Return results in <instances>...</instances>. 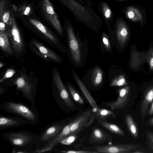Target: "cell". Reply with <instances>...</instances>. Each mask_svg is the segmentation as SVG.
<instances>
[{
  "label": "cell",
  "mask_w": 153,
  "mask_h": 153,
  "mask_svg": "<svg viewBox=\"0 0 153 153\" xmlns=\"http://www.w3.org/2000/svg\"><path fill=\"white\" fill-rule=\"evenodd\" d=\"M78 134H70L61 140L59 143L66 145L72 144L76 140Z\"/></svg>",
  "instance_id": "32"
},
{
  "label": "cell",
  "mask_w": 153,
  "mask_h": 153,
  "mask_svg": "<svg viewBox=\"0 0 153 153\" xmlns=\"http://www.w3.org/2000/svg\"><path fill=\"white\" fill-rule=\"evenodd\" d=\"M12 7V9L13 11L16 12L17 13L18 11V7L16 5L14 4H12L11 5Z\"/></svg>",
  "instance_id": "40"
},
{
  "label": "cell",
  "mask_w": 153,
  "mask_h": 153,
  "mask_svg": "<svg viewBox=\"0 0 153 153\" xmlns=\"http://www.w3.org/2000/svg\"><path fill=\"white\" fill-rule=\"evenodd\" d=\"M82 81L86 87L94 90L99 89L104 85V73L100 67L95 65L88 71Z\"/></svg>",
  "instance_id": "11"
},
{
  "label": "cell",
  "mask_w": 153,
  "mask_h": 153,
  "mask_svg": "<svg viewBox=\"0 0 153 153\" xmlns=\"http://www.w3.org/2000/svg\"><path fill=\"white\" fill-rule=\"evenodd\" d=\"M132 152L135 153H144L143 152L141 151H140L138 150H134V151Z\"/></svg>",
  "instance_id": "42"
},
{
  "label": "cell",
  "mask_w": 153,
  "mask_h": 153,
  "mask_svg": "<svg viewBox=\"0 0 153 153\" xmlns=\"http://www.w3.org/2000/svg\"><path fill=\"white\" fill-rule=\"evenodd\" d=\"M89 142L90 144L99 145L105 143H111V136L100 128H94L89 136Z\"/></svg>",
  "instance_id": "18"
},
{
  "label": "cell",
  "mask_w": 153,
  "mask_h": 153,
  "mask_svg": "<svg viewBox=\"0 0 153 153\" xmlns=\"http://www.w3.org/2000/svg\"><path fill=\"white\" fill-rule=\"evenodd\" d=\"M125 13L126 17L131 20L143 22L142 15L137 8L132 7H128L126 9Z\"/></svg>",
  "instance_id": "27"
},
{
  "label": "cell",
  "mask_w": 153,
  "mask_h": 153,
  "mask_svg": "<svg viewBox=\"0 0 153 153\" xmlns=\"http://www.w3.org/2000/svg\"><path fill=\"white\" fill-rule=\"evenodd\" d=\"M95 118L92 109L82 112L70 122L71 134H78L91 125Z\"/></svg>",
  "instance_id": "13"
},
{
  "label": "cell",
  "mask_w": 153,
  "mask_h": 153,
  "mask_svg": "<svg viewBox=\"0 0 153 153\" xmlns=\"http://www.w3.org/2000/svg\"><path fill=\"white\" fill-rule=\"evenodd\" d=\"M8 26L5 24L4 22L2 21H0V31H6Z\"/></svg>",
  "instance_id": "36"
},
{
  "label": "cell",
  "mask_w": 153,
  "mask_h": 153,
  "mask_svg": "<svg viewBox=\"0 0 153 153\" xmlns=\"http://www.w3.org/2000/svg\"><path fill=\"white\" fill-rule=\"evenodd\" d=\"M136 149L133 144H121L97 145L93 149L99 153H129Z\"/></svg>",
  "instance_id": "15"
},
{
  "label": "cell",
  "mask_w": 153,
  "mask_h": 153,
  "mask_svg": "<svg viewBox=\"0 0 153 153\" xmlns=\"http://www.w3.org/2000/svg\"><path fill=\"white\" fill-rule=\"evenodd\" d=\"M129 35L126 24L123 19L117 18L113 26H112L111 32L108 35L112 45L118 52H121L125 48Z\"/></svg>",
  "instance_id": "4"
},
{
  "label": "cell",
  "mask_w": 153,
  "mask_h": 153,
  "mask_svg": "<svg viewBox=\"0 0 153 153\" xmlns=\"http://www.w3.org/2000/svg\"><path fill=\"white\" fill-rule=\"evenodd\" d=\"M115 66H111L109 72V85L111 87H121L127 85L128 82L125 75L118 73Z\"/></svg>",
  "instance_id": "19"
},
{
  "label": "cell",
  "mask_w": 153,
  "mask_h": 153,
  "mask_svg": "<svg viewBox=\"0 0 153 153\" xmlns=\"http://www.w3.org/2000/svg\"><path fill=\"white\" fill-rule=\"evenodd\" d=\"M125 120L128 130L134 137H138V130L137 126L132 116L130 114H127Z\"/></svg>",
  "instance_id": "29"
},
{
  "label": "cell",
  "mask_w": 153,
  "mask_h": 153,
  "mask_svg": "<svg viewBox=\"0 0 153 153\" xmlns=\"http://www.w3.org/2000/svg\"><path fill=\"white\" fill-rule=\"evenodd\" d=\"M3 108L5 111L27 121L30 124H35L39 120V115L36 109L31 108L22 103L6 102L4 103Z\"/></svg>",
  "instance_id": "6"
},
{
  "label": "cell",
  "mask_w": 153,
  "mask_h": 153,
  "mask_svg": "<svg viewBox=\"0 0 153 153\" xmlns=\"http://www.w3.org/2000/svg\"><path fill=\"white\" fill-rule=\"evenodd\" d=\"M100 42L101 51L113 55L112 44L108 34L104 32H102Z\"/></svg>",
  "instance_id": "26"
},
{
  "label": "cell",
  "mask_w": 153,
  "mask_h": 153,
  "mask_svg": "<svg viewBox=\"0 0 153 153\" xmlns=\"http://www.w3.org/2000/svg\"><path fill=\"white\" fill-rule=\"evenodd\" d=\"M80 2L83 4H87L91 6L93 5L91 0H78Z\"/></svg>",
  "instance_id": "37"
},
{
  "label": "cell",
  "mask_w": 153,
  "mask_h": 153,
  "mask_svg": "<svg viewBox=\"0 0 153 153\" xmlns=\"http://www.w3.org/2000/svg\"><path fill=\"white\" fill-rule=\"evenodd\" d=\"M118 97L117 100L113 102H107L105 105L111 110H120L124 108L129 100L130 87L127 85L118 89Z\"/></svg>",
  "instance_id": "16"
},
{
  "label": "cell",
  "mask_w": 153,
  "mask_h": 153,
  "mask_svg": "<svg viewBox=\"0 0 153 153\" xmlns=\"http://www.w3.org/2000/svg\"><path fill=\"white\" fill-rule=\"evenodd\" d=\"M149 116H151L153 114V101L149 109Z\"/></svg>",
  "instance_id": "39"
},
{
  "label": "cell",
  "mask_w": 153,
  "mask_h": 153,
  "mask_svg": "<svg viewBox=\"0 0 153 153\" xmlns=\"http://www.w3.org/2000/svg\"><path fill=\"white\" fill-rule=\"evenodd\" d=\"M68 8L76 19L94 32L99 33L102 21L91 6L76 0H58Z\"/></svg>",
  "instance_id": "2"
},
{
  "label": "cell",
  "mask_w": 153,
  "mask_h": 153,
  "mask_svg": "<svg viewBox=\"0 0 153 153\" xmlns=\"http://www.w3.org/2000/svg\"><path fill=\"white\" fill-rule=\"evenodd\" d=\"M29 21L36 30V33L42 39L63 53H67V48L62 43L58 36L50 29L36 19H30Z\"/></svg>",
  "instance_id": "5"
},
{
  "label": "cell",
  "mask_w": 153,
  "mask_h": 153,
  "mask_svg": "<svg viewBox=\"0 0 153 153\" xmlns=\"http://www.w3.org/2000/svg\"><path fill=\"white\" fill-rule=\"evenodd\" d=\"M11 45L13 54L16 57H20L26 52L24 38L14 17L12 25L6 30Z\"/></svg>",
  "instance_id": "7"
},
{
  "label": "cell",
  "mask_w": 153,
  "mask_h": 153,
  "mask_svg": "<svg viewBox=\"0 0 153 153\" xmlns=\"http://www.w3.org/2000/svg\"><path fill=\"white\" fill-rule=\"evenodd\" d=\"M148 122L149 124L153 126V117L150 119Z\"/></svg>",
  "instance_id": "41"
},
{
  "label": "cell",
  "mask_w": 153,
  "mask_h": 153,
  "mask_svg": "<svg viewBox=\"0 0 153 153\" xmlns=\"http://www.w3.org/2000/svg\"><path fill=\"white\" fill-rule=\"evenodd\" d=\"M65 85L74 103L79 108H83L86 103L79 91L69 82H65Z\"/></svg>",
  "instance_id": "22"
},
{
  "label": "cell",
  "mask_w": 153,
  "mask_h": 153,
  "mask_svg": "<svg viewBox=\"0 0 153 153\" xmlns=\"http://www.w3.org/2000/svg\"><path fill=\"white\" fill-rule=\"evenodd\" d=\"M12 10L10 7L0 13V21L3 22L8 26L11 25L14 17Z\"/></svg>",
  "instance_id": "30"
},
{
  "label": "cell",
  "mask_w": 153,
  "mask_h": 153,
  "mask_svg": "<svg viewBox=\"0 0 153 153\" xmlns=\"http://www.w3.org/2000/svg\"><path fill=\"white\" fill-rule=\"evenodd\" d=\"M18 7L17 13L18 15L28 16L32 12V9L30 5L24 4L20 5Z\"/></svg>",
  "instance_id": "31"
},
{
  "label": "cell",
  "mask_w": 153,
  "mask_h": 153,
  "mask_svg": "<svg viewBox=\"0 0 153 153\" xmlns=\"http://www.w3.org/2000/svg\"><path fill=\"white\" fill-rule=\"evenodd\" d=\"M4 66L3 64L1 62L0 63V68H1L2 67Z\"/></svg>",
  "instance_id": "43"
},
{
  "label": "cell",
  "mask_w": 153,
  "mask_h": 153,
  "mask_svg": "<svg viewBox=\"0 0 153 153\" xmlns=\"http://www.w3.org/2000/svg\"><path fill=\"white\" fill-rule=\"evenodd\" d=\"M146 57L149 63L150 70H153V48L151 47L146 53Z\"/></svg>",
  "instance_id": "34"
},
{
  "label": "cell",
  "mask_w": 153,
  "mask_h": 153,
  "mask_svg": "<svg viewBox=\"0 0 153 153\" xmlns=\"http://www.w3.org/2000/svg\"><path fill=\"white\" fill-rule=\"evenodd\" d=\"M147 135L150 140L153 143V133L148 132Z\"/></svg>",
  "instance_id": "38"
},
{
  "label": "cell",
  "mask_w": 153,
  "mask_h": 153,
  "mask_svg": "<svg viewBox=\"0 0 153 153\" xmlns=\"http://www.w3.org/2000/svg\"><path fill=\"white\" fill-rule=\"evenodd\" d=\"M15 73V71L12 69H8L0 79V82H1L5 79L11 77Z\"/></svg>",
  "instance_id": "35"
},
{
  "label": "cell",
  "mask_w": 153,
  "mask_h": 153,
  "mask_svg": "<svg viewBox=\"0 0 153 153\" xmlns=\"http://www.w3.org/2000/svg\"><path fill=\"white\" fill-rule=\"evenodd\" d=\"M13 83L16 86L17 90L22 94V96L34 107L36 87L26 75L22 74L13 80Z\"/></svg>",
  "instance_id": "12"
},
{
  "label": "cell",
  "mask_w": 153,
  "mask_h": 153,
  "mask_svg": "<svg viewBox=\"0 0 153 153\" xmlns=\"http://www.w3.org/2000/svg\"><path fill=\"white\" fill-rule=\"evenodd\" d=\"M99 9L107 26L108 34H109L111 32L113 20V13L109 5L107 2L103 1H100L99 4Z\"/></svg>",
  "instance_id": "20"
},
{
  "label": "cell",
  "mask_w": 153,
  "mask_h": 153,
  "mask_svg": "<svg viewBox=\"0 0 153 153\" xmlns=\"http://www.w3.org/2000/svg\"><path fill=\"white\" fill-rule=\"evenodd\" d=\"M30 50L41 59L47 61L60 63L62 57L52 50L34 38H32L28 43Z\"/></svg>",
  "instance_id": "9"
},
{
  "label": "cell",
  "mask_w": 153,
  "mask_h": 153,
  "mask_svg": "<svg viewBox=\"0 0 153 153\" xmlns=\"http://www.w3.org/2000/svg\"><path fill=\"white\" fill-rule=\"evenodd\" d=\"M153 101V86L149 88L146 91L144 98L140 108V113L143 120H144L149 105Z\"/></svg>",
  "instance_id": "24"
},
{
  "label": "cell",
  "mask_w": 153,
  "mask_h": 153,
  "mask_svg": "<svg viewBox=\"0 0 153 153\" xmlns=\"http://www.w3.org/2000/svg\"><path fill=\"white\" fill-rule=\"evenodd\" d=\"M0 47L5 53L11 56H13V49L6 31H0Z\"/></svg>",
  "instance_id": "25"
},
{
  "label": "cell",
  "mask_w": 153,
  "mask_h": 153,
  "mask_svg": "<svg viewBox=\"0 0 153 153\" xmlns=\"http://www.w3.org/2000/svg\"><path fill=\"white\" fill-rule=\"evenodd\" d=\"M71 70L74 80L91 107V109L94 114L95 118L98 120H103L105 119L108 115L109 110L105 108H101L98 107L87 88L76 73L74 69L72 68Z\"/></svg>",
  "instance_id": "10"
},
{
  "label": "cell",
  "mask_w": 153,
  "mask_h": 153,
  "mask_svg": "<svg viewBox=\"0 0 153 153\" xmlns=\"http://www.w3.org/2000/svg\"><path fill=\"white\" fill-rule=\"evenodd\" d=\"M13 146L22 147L28 146L33 141L34 137L31 133L22 131L9 132L2 135Z\"/></svg>",
  "instance_id": "14"
},
{
  "label": "cell",
  "mask_w": 153,
  "mask_h": 153,
  "mask_svg": "<svg viewBox=\"0 0 153 153\" xmlns=\"http://www.w3.org/2000/svg\"><path fill=\"white\" fill-rule=\"evenodd\" d=\"M51 86L54 96L55 97H57L59 98V105L63 108V109L64 107L68 112L70 111H73L76 110H80L79 108L72 99L62 81L59 71L56 68H53L52 71Z\"/></svg>",
  "instance_id": "3"
},
{
  "label": "cell",
  "mask_w": 153,
  "mask_h": 153,
  "mask_svg": "<svg viewBox=\"0 0 153 153\" xmlns=\"http://www.w3.org/2000/svg\"><path fill=\"white\" fill-rule=\"evenodd\" d=\"M39 8L43 17L62 37L64 33L54 8L50 0H39Z\"/></svg>",
  "instance_id": "8"
},
{
  "label": "cell",
  "mask_w": 153,
  "mask_h": 153,
  "mask_svg": "<svg viewBox=\"0 0 153 153\" xmlns=\"http://www.w3.org/2000/svg\"><path fill=\"white\" fill-rule=\"evenodd\" d=\"M71 134V123L66 124L63 128L53 139L49 141L44 147L36 151L37 153H44L51 151L60 142Z\"/></svg>",
  "instance_id": "17"
},
{
  "label": "cell",
  "mask_w": 153,
  "mask_h": 153,
  "mask_svg": "<svg viewBox=\"0 0 153 153\" xmlns=\"http://www.w3.org/2000/svg\"><path fill=\"white\" fill-rule=\"evenodd\" d=\"M114 1H123L124 0H114Z\"/></svg>",
  "instance_id": "44"
},
{
  "label": "cell",
  "mask_w": 153,
  "mask_h": 153,
  "mask_svg": "<svg viewBox=\"0 0 153 153\" xmlns=\"http://www.w3.org/2000/svg\"><path fill=\"white\" fill-rule=\"evenodd\" d=\"M30 124L27 121L20 117L2 116L0 117V129L17 127Z\"/></svg>",
  "instance_id": "21"
},
{
  "label": "cell",
  "mask_w": 153,
  "mask_h": 153,
  "mask_svg": "<svg viewBox=\"0 0 153 153\" xmlns=\"http://www.w3.org/2000/svg\"><path fill=\"white\" fill-rule=\"evenodd\" d=\"M65 123H58L48 127L42 135L41 140L42 141L50 140L63 128L66 125Z\"/></svg>",
  "instance_id": "23"
},
{
  "label": "cell",
  "mask_w": 153,
  "mask_h": 153,
  "mask_svg": "<svg viewBox=\"0 0 153 153\" xmlns=\"http://www.w3.org/2000/svg\"><path fill=\"white\" fill-rule=\"evenodd\" d=\"M64 29L70 61L74 67L81 68L84 66L87 57L88 40L86 37L81 40L78 32H75L70 19L64 21Z\"/></svg>",
  "instance_id": "1"
},
{
  "label": "cell",
  "mask_w": 153,
  "mask_h": 153,
  "mask_svg": "<svg viewBox=\"0 0 153 153\" xmlns=\"http://www.w3.org/2000/svg\"><path fill=\"white\" fill-rule=\"evenodd\" d=\"M98 122L103 127L115 134L121 136L126 135L125 132L116 125L108 123L105 120H99Z\"/></svg>",
  "instance_id": "28"
},
{
  "label": "cell",
  "mask_w": 153,
  "mask_h": 153,
  "mask_svg": "<svg viewBox=\"0 0 153 153\" xmlns=\"http://www.w3.org/2000/svg\"><path fill=\"white\" fill-rule=\"evenodd\" d=\"M60 151L61 152L64 153H99L98 152L93 149H89L62 150Z\"/></svg>",
  "instance_id": "33"
}]
</instances>
